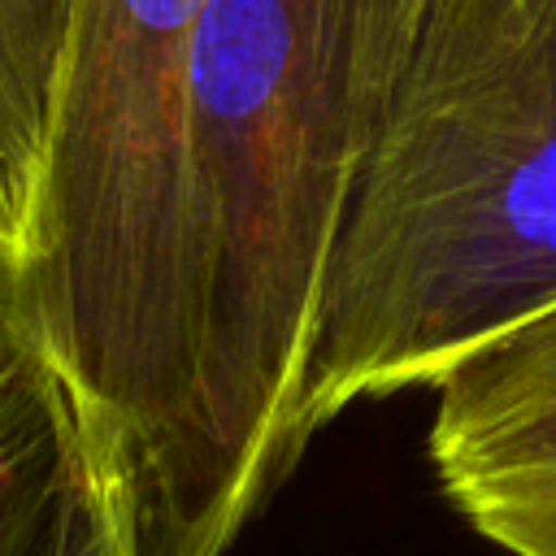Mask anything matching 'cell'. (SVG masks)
<instances>
[{"instance_id":"obj_1","label":"cell","mask_w":556,"mask_h":556,"mask_svg":"<svg viewBox=\"0 0 556 556\" xmlns=\"http://www.w3.org/2000/svg\"><path fill=\"white\" fill-rule=\"evenodd\" d=\"M430 0H204L191 96V556H226L304 456L326 274Z\"/></svg>"},{"instance_id":"obj_2","label":"cell","mask_w":556,"mask_h":556,"mask_svg":"<svg viewBox=\"0 0 556 556\" xmlns=\"http://www.w3.org/2000/svg\"><path fill=\"white\" fill-rule=\"evenodd\" d=\"M204 0H78L9 282L17 343L122 465L135 556H191L187 96Z\"/></svg>"},{"instance_id":"obj_3","label":"cell","mask_w":556,"mask_h":556,"mask_svg":"<svg viewBox=\"0 0 556 556\" xmlns=\"http://www.w3.org/2000/svg\"><path fill=\"white\" fill-rule=\"evenodd\" d=\"M556 308V0H430L326 274L300 439Z\"/></svg>"},{"instance_id":"obj_4","label":"cell","mask_w":556,"mask_h":556,"mask_svg":"<svg viewBox=\"0 0 556 556\" xmlns=\"http://www.w3.org/2000/svg\"><path fill=\"white\" fill-rule=\"evenodd\" d=\"M430 391L426 452L443 500L508 556H556V308L491 339Z\"/></svg>"},{"instance_id":"obj_5","label":"cell","mask_w":556,"mask_h":556,"mask_svg":"<svg viewBox=\"0 0 556 556\" xmlns=\"http://www.w3.org/2000/svg\"><path fill=\"white\" fill-rule=\"evenodd\" d=\"M78 0H0V278L22 265L52 122L56 74Z\"/></svg>"},{"instance_id":"obj_6","label":"cell","mask_w":556,"mask_h":556,"mask_svg":"<svg viewBox=\"0 0 556 556\" xmlns=\"http://www.w3.org/2000/svg\"><path fill=\"white\" fill-rule=\"evenodd\" d=\"M74 417L52 374L13 339L0 348V556H39Z\"/></svg>"},{"instance_id":"obj_7","label":"cell","mask_w":556,"mask_h":556,"mask_svg":"<svg viewBox=\"0 0 556 556\" xmlns=\"http://www.w3.org/2000/svg\"><path fill=\"white\" fill-rule=\"evenodd\" d=\"M39 556H135V521L122 465L83 426L70 434V456Z\"/></svg>"},{"instance_id":"obj_8","label":"cell","mask_w":556,"mask_h":556,"mask_svg":"<svg viewBox=\"0 0 556 556\" xmlns=\"http://www.w3.org/2000/svg\"><path fill=\"white\" fill-rule=\"evenodd\" d=\"M17 334H13V313H9V291H4V278H0V348H9Z\"/></svg>"}]
</instances>
